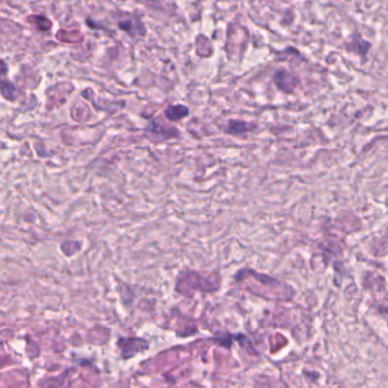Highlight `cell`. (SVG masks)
Returning a JSON list of instances; mask_svg holds the SVG:
<instances>
[{
    "instance_id": "cell-3",
    "label": "cell",
    "mask_w": 388,
    "mask_h": 388,
    "mask_svg": "<svg viewBox=\"0 0 388 388\" xmlns=\"http://www.w3.org/2000/svg\"><path fill=\"white\" fill-rule=\"evenodd\" d=\"M118 346L122 350L123 358H131L133 355L146 350L148 344L140 338H119L118 340Z\"/></svg>"
},
{
    "instance_id": "cell-2",
    "label": "cell",
    "mask_w": 388,
    "mask_h": 388,
    "mask_svg": "<svg viewBox=\"0 0 388 388\" xmlns=\"http://www.w3.org/2000/svg\"><path fill=\"white\" fill-rule=\"evenodd\" d=\"M118 27L119 30L125 32L131 38L144 37L146 34V28L139 17L135 14H124L118 20Z\"/></svg>"
},
{
    "instance_id": "cell-8",
    "label": "cell",
    "mask_w": 388,
    "mask_h": 388,
    "mask_svg": "<svg viewBox=\"0 0 388 388\" xmlns=\"http://www.w3.org/2000/svg\"><path fill=\"white\" fill-rule=\"evenodd\" d=\"M16 87L13 85L10 81H6V80H2L1 81V92L2 96L8 99L10 101L16 100Z\"/></svg>"
},
{
    "instance_id": "cell-4",
    "label": "cell",
    "mask_w": 388,
    "mask_h": 388,
    "mask_svg": "<svg viewBox=\"0 0 388 388\" xmlns=\"http://www.w3.org/2000/svg\"><path fill=\"white\" fill-rule=\"evenodd\" d=\"M371 42L365 40L360 33L355 32L351 35L350 41L345 43V49L349 53L357 54L360 56H367V54L371 49Z\"/></svg>"
},
{
    "instance_id": "cell-5",
    "label": "cell",
    "mask_w": 388,
    "mask_h": 388,
    "mask_svg": "<svg viewBox=\"0 0 388 388\" xmlns=\"http://www.w3.org/2000/svg\"><path fill=\"white\" fill-rule=\"evenodd\" d=\"M146 131L155 137H161L162 139H170V138L179 136V131L176 128L163 125L157 121H155V119L149 123V125L146 128Z\"/></svg>"
},
{
    "instance_id": "cell-7",
    "label": "cell",
    "mask_w": 388,
    "mask_h": 388,
    "mask_svg": "<svg viewBox=\"0 0 388 388\" xmlns=\"http://www.w3.org/2000/svg\"><path fill=\"white\" fill-rule=\"evenodd\" d=\"M165 118L171 122H178L189 115V108L186 105H170L164 110Z\"/></svg>"
},
{
    "instance_id": "cell-6",
    "label": "cell",
    "mask_w": 388,
    "mask_h": 388,
    "mask_svg": "<svg viewBox=\"0 0 388 388\" xmlns=\"http://www.w3.org/2000/svg\"><path fill=\"white\" fill-rule=\"evenodd\" d=\"M257 128L256 123H251L246 121H240V119H230L228 123L226 132L229 135H242V133L252 132Z\"/></svg>"
},
{
    "instance_id": "cell-1",
    "label": "cell",
    "mask_w": 388,
    "mask_h": 388,
    "mask_svg": "<svg viewBox=\"0 0 388 388\" xmlns=\"http://www.w3.org/2000/svg\"><path fill=\"white\" fill-rule=\"evenodd\" d=\"M273 82L279 91L291 95L302 85V79L298 74L287 68H279L273 74Z\"/></svg>"
}]
</instances>
